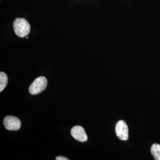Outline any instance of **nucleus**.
<instances>
[{"mask_svg":"<svg viewBox=\"0 0 160 160\" xmlns=\"http://www.w3.org/2000/svg\"><path fill=\"white\" fill-rule=\"evenodd\" d=\"M13 27L16 34L20 38L27 36L31 29L29 22L23 18L15 19L13 22Z\"/></svg>","mask_w":160,"mask_h":160,"instance_id":"nucleus-1","label":"nucleus"},{"mask_svg":"<svg viewBox=\"0 0 160 160\" xmlns=\"http://www.w3.org/2000/svg\"><path fill=\"white\" fill-rule=\"evenodd\" d=\"M48 82L45 77L41 76L37 78L29 87V92L32 95H37L46 89Z\"/></svg>","mask_w":160,"mask_h":160,"instance_id":"nucleus-2","label":"nucleus"},{"mask_svg":"<svg viewBox=\"0 0 160 160\" xmlns=\"http://www.w3.org/2000/svg\"><path fill=\"white\" fill-rule=\"evenodd\" d=\"M115 132L117 136L122 141H127L129 137V129L127 124L123 120L118 121L116 125Z\"/></svg>","mask_w":160,"mask_h":160,"instance_id":"nucleus-3","label":"nucleus"},{"mask_svg":"<svg viewBox=\"0 0 160 160\" xmlns=\"http://www.w3.org/2000/svg\"><path fill=\"white\" fill-rule=\"evenodd\" d=\"M3 124L6 129L16 131L21 128V122L18 118L12 116H7L4 118Z\"/></svg>","mask_w":160,"mask_h":160,"instance_id":"nucleus-4","label":"nucleus"},{"mask_svg":"<svg viewBox=\"0 0 160 160\" xmlns=\"http://www.w3.org/2000/svg\"><path fill=\"white\" fill-rule=\"evenodd\" d=\"M71 134L75 139L80 142L87 141L88 137L85 129L82 126H76L72 128Z\"/></svg>","mask_w":160,"mask_h":160,"instance_id":"nucleus-5","label":"nucleus"},{"mask_svg":"<svg viewBox=\"0 0 160 160\" xmlns=\"http://www.w3.org/2000/svg\"><path fill=\"white\" fill-rule=\"evenodd\" d=\"M151 154L155 159L160 160V145L158 144H153L151 146L150 149Z\"/></svg>","mask_w":160,"mask_h":160,"instance_id":"nucleus-6","label":"nucleus"},{"mask_svg":"<svg viewBox=\"0 0 160 160\" xmlns=\"http://www.w3.org/2000/svg\"><path fill=\"white\" fill-rule=\"evenodd\" d=\"M8 78L7 75L5 72H0V92H2L6 88L8 83Z\"/></svg>","mask_w":160,"mask_h":160,"instance_id":"nucleus-7","label":"nucleus"},{"mask_svg":"<svg viewBox=\"0 0 160 160\" xmlns=\"http://www.w3.org/2000/svg\"><path fill=\"white\" fill-rule=\"evenodd\" d=\"M56 160H69V159L67 158L66 157H64L63 156H58L56 158Z\"/></svg>","mask_w":160,"mask_h":160,"instance_id":"nucleus-8","label":"nucleus"}]
</instances>
